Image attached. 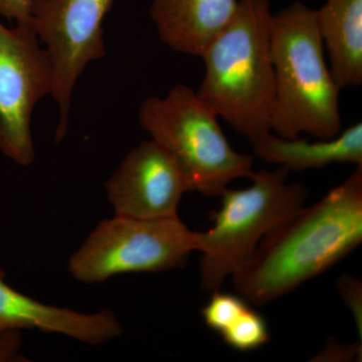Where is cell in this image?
Masks as SVG:
<instances>
[{
	"label": "cell",
	"instance_id": "obj_1",
	"mask_svg": "<svg viewBox=\"0 0 362 362\" xmlns=\"http://www.w3.org/2000/svg\"><path fill=\"white\" fill-rule=\"evenodd\" d=\"M361 242L362 165L269 233L233 276L235 292L249 303H271L329 270Z\"/></svg>",
	"mask_w": 362,
	"mask_h": 362
},
{
	"label": "cell",
	"instance_id": "obj_2",
	"mask_svg": "<svg viewBox=\"0 0 362 362\" xmlns=\"http://www.w3.org/2000/svg\"><path fill=\"white\" fill-rule=\"evenodd\" d=\"M270 0H239L232 21L201 59L197 95L249 141L271 132L275 96Z\"/></svg>",
	"mask_w": 362,
	"mask_h": 362
},
{
	"label": "cell",
	"instance_id": "obj_3",
	"mask_svg": "<svg viewBox=\"0 0 362 362\" xmlns=\"http://www.w3.org/2000/svg\"><path fill=\"white\" fill-rule=\"evenodd\" d=\"M275 96L271 132L287 139L341 132L339 92L326 59L316 9L295 1L271 23Z\"/></svg>",
	"mask_w": 362,
	"mask_h": 362
},
{
	"label": "cell",
	"instance_id": "obj_4",
	"mask_svg": "<svg viewBox=\"0 0 362 362\" xmlns=\"http://www.w3.org/2000/svg\"><path fill=\"white\" fill-rule=\"evenodd\" d=\"M140 126L182 169L192 192L221 197L232 181L251 176L252 156L233 149L213 109L197 90L176 85L163 97H147Z\"/></svg>",
	"mask_w": 362,
	"mask_h": 362
},
{
	"label": "cell",
	"instance_id": "obj_5",
	"mask_svg": "<svg viewBox=\"0 0 362 362\" xmlns=\"http://www.w3.org/2000/svg\"><path fill=\"white\" fill-rule=\"evenodd\" d=\"M289 171L277 168L252 171V185L226 189L214 226L197 233L201 287L221 290L226 279L243 268L262 240L304 206L308 189L301 182H288Z\"/></svg>",
	"mask_w": 362,
	"mask_h": 362
},
{
	"label": "cell",
	"instance_id": "obj_6",
	"mask_svg": "<svg viewBox=\"0 0 362 362\" xmlns=\"http://www.w3.org/2000/svg\"><path fill=\"white\" fill-rule=\"evenodd\" d=\"M197 251V232L178 216L146 220L114 214L100 221L73 252L68 271L78 282L99 284L123 274L180 268Z\"/></svg>",
	"mask_w": 362,
	"mask_h": 362
},
{
	"label": "cell",
	"instance_id": "obj_7",
	"mask_svg": "<svg viewBox=\"0 0 362 362\" xmlns=\"http://www.w3.org/2000/svg\"><path fill=\"white\" fill-rule=\"evenodd\" d=\"M114 1L33 0L30 23L51 64V96L58 108V142L68 133L78 78L90 63L106 54L103 21Z\"/></svg>",
	"mask_w": 362,
	"mask_h": 362
},
{
	"label": "cell",
	"instance_id": "obj_8",
	"mask_svg": "<svg viewBox=\"0 0 362 362\" xmlns=\"http://www.w3.org/2000/svg\"><path fill=\"white\" fill-rule=\"evenodd\" d=\"M52 89L51 64L30 21H0V152L18 165L35 161L33 112Z\"/></svg>",
	"mask_w": 362,
	"mask_h": 362
},
{
	"label": "cell",
	"instance_id": "obj_9",
	"mask_svg": "<svg viewBox=\"0 0 362 362\" xmlns=\"http://www.w3.org/2000/svg\"><path fill=\"white\" fill-rule=\"evenodd\" d=\"M104 188L114 214L146 220L178 216L183 195L192 192L175 159L151 139L131 150Z\"/></svg>",
	"mask_w": 362,
	"mask_h": 362
},
{
	"label": "cell",
	"instance_id": "obj_10",
	"mask_svg": "<svg viewBox=\"0 0 362 362\" xmlns=\"http://www.w3.org/2000/svg\"><path fill=\"white\" fill-rule=\"evenodd\" d=\"M0 329H37L64 335L95 346L110 342L123 333L122 324L110 309L83 313L42 303L7 284L2 269H0Z\"/></svg>",
	"mask_w": 362,
	"mask_h": 362
},
{
	"label": "cell",
	"instance_id": "obj_11",
	"mask_svg": "<svg viewBox=\"0 0 362 362\" xmlns=\"http://www.w3.org/2000/svg\"><path fill=\"white\" fill-rule=\"evenodd\" d=\"M239 0H152L150 18L169 49L199 57L228 25Z\"/></svg>",
	"mask_w": 362,
	"mask_h": 362
},
{
	"label": "cell",
	"instance_id": "obj_12",
	"mask_svg": "<svg viewBox=\"0 0 362 362\" xmlns=\"http://www.w3.org/2000/svg\"><path fill=\"white\" fill-rule=\"evenodd\" d=\"M254 156L292 171L325 168L334 163L362 165V123L356 122L330 139H287L267 132L251 140Z\"/></svg>",
	"mask_w": 362,
	"mask_h": 362
},
{
	"label": "cell",
	"instance_id": "obj_13",
	"mask_svg": "<svg viewBox=\"0 0 362 362\" xmlns=\"http://www.w3.org/2000/svg\"><path fill=\"white\" fill-rule=\"evenodd\" d=\"M328 65L340 90L362 84V0H326L316 9Z\"/></svg>",
	"mask_w": 362,
	"mask_h": 362
},
{
	"label": "cell",
	"instance_id": "obj_14",
	"mask_svg": "<svg viewBox=\"0 0 362 362\" xmlns=\"http://www.w3.org/2000/svg\"><path fill=\"white\" fill-rule=\"evenodd\" d=\"M220 335L226 344L239 351L258 349L270 340L265 319L251 307Z\"/></svg>",
	"mask_w": 362,
	"mask_h": 362
},
{
	"label": "cell",
	"instance_id": "obj_15",
	"mask_svg": "<svg viewBox=\"0 0 362 362\" xmlns=\"http://www.w3.org/2000/svg\"><path fill=\"white\" fill-rule=\"evenodd\" d=\"M211 293V299L202 309V316L207 327L221 334L249 308L250 305L247 300L238 295L220 290Z\"/></svg>",
	"mask_w": 362,
	"mask_h": 362
},
{
	"label": "cell",
	"instance_id": "obj_16",
	"mask_svg": "<svg viewBox=\"0 0 362 362\" xmlns=\"http://www.w3.org/2000/svg\"><path fill=\"white\" fill-rule=\"evenodd\" d=\"M337 289L343 301L354 316L359 341L362 342V284L358 278L341 276L337 282Z\"/></svg>",
	"mask_w": 362,
	"mask_h": 362
},
{
	"label": "cell",
	"instance_id": "obj_17",
	"mask_svg": "<svg viewBox=\"0 0 362 362\" xmlns=\"http://www.w3.org/2000/svg\"><path fill=\"white\" fill-rule=\"evenodd\" d=\"M362 342L354 344H340L335 340H328L324 349L317 354L312 361H352L361 358Z\"/></svg>",
	"mask_w": 362,
	"mask_h": 362
},
{
	"label": "cell",
	"instance_id": "obj_18",
	"mask_svg": "<svg viewBox=\"0 0 362 362\" xmlns=\"http://www.w3.org/2000/svg\"><path fill=\"white\" fill-rule=\"evenodd\" d=\"M23 345V331L0 329V362L30 361L21 352Z\"/></svg>",
	"mask_w": 362,
	"mask_h": 362
},
{
	"label": "cell",
	"instance_id": "obj_19",
	"mask_svg": "<svg viewBox=\"0 0 362 362\" xmlns=\"http://www.w3.org/2000/svg\"><path fill=\"white\" fill-rule=\"evenodd\" d=\"M33 0H0V14L8 21L28 23Z\"/></svg>",
	"mask_w": 362,
	"mask_h": 362
}]
</instances>
